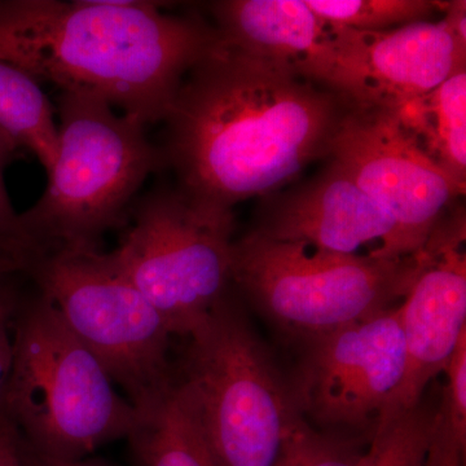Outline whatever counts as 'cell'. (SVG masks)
<instances>
[{
    "label": "cell",
    "instance_id": "obj_1",
    "mask_svg": "<svg viewBox=\"0 0 466 466\" xmlns=\"http://www.w3.org/2000/svg\"><path fill=\"white\" fill-rule=\"evenodd\" d=\"M357 104L290 67L217 42L184 76L161 149L177 188L233 210L329 158Z\"/></svg>",
    "mask_w": 466,
    "mask_h": 466
},
{
    "label": "cell",
    "instance_id": "obj_2",
    "mask_svg": "<svg viewBox=\"0 0 466 466\" xmlns=\"http://www.w3.org/2000/svg\"><path fill=\"white\" fill-rule=\"evenodd\" d=\"M214 25L140 0H0V61L61 92L106 101L144 126L165 121Z\"/></svg>",
    "mask_w": 466,
    "mask_h": 466
},
{
    "label": "cell",
    "instance_id": "obj_3",
    "mask_svg": "<svg viewBox=\"0 0 466 466\" xmlns=\"http://www.w3.org/2000/svg\"><path fill=\"white\" fill-rule=\"evenodd\" d=\"M12 339L0 403L27 447L52 459L82 460L130 437L137 410L39 291L18 300Z\"/></svg>",
    "mask_w": 466,
    "mask_h": 466
},
{
    "label": "cell",
    "instance_id": "obj_4",
    "mask_svg": "<svg viewBox=\"0 0 466 466\" xmlns=\"http://www.w3.org/2000/svg\"><path fill=\"white\" fill-rule=\"evenodd\" d=\"M57 115V156L47 187L18 214L27 259L46 251L97 250L149 174L165 167L147 126L116 115L100 97L63 91Z\"/></svg>",
    "mask_w": 466,
    "mask_h": 466
},
{
    "label": "cell",
    "instance_id": "obj_5",
    "mask_svg": "<svg viewBox=\"0 0 466 466\" xmlns=\"http://www.w3.org/2000/svg\"><path fill=\"white\" fill-rule=\"evenodd\" d=\"M186 341L177 377L217 466H274L302 416L233 293Z\"/></svg>",
    "mask_w": 466,
    "mask_h": 466
},
{
    "label": "cell",
    "instance_id": "obj_6",
    "mask_svg": "<svg viewBox=\"0 0 466 466\" xmlns=\"http://www.w3.org/2000/svg\"><path fill=\"white\" fill-rule=\"evenodd\" d=\"M420 251L398 259L361 258L250 231L233 241V287L284 330L308 339L403 300Z\"/></svg>",
    "mask_w": 466,
    "mask_h": 466
},
{
    "label": "cell",
    "instance_id": "obj_7",
    "mask_svg": "<svg viewBox=\"0 0 466 466\" xmlns=\"http://www.w3.org/2000/svg\"><path fill=\"white\" fill-rule=\"evenodd\" d=\"M25 274L135 410L149 407L174 382L173 333L108 254L36 253L27 259Z\"/></svg>",
    "mask_w": 466,
    "mask_h": 466
},
{
    "label": "cell",
    "instance_id": "obj_8",
    "mask_svg": "<svg viewBox=\"0 0 466 466\" xmlns=\"http://www.w3.org/2000/svg\"><path fill=\"white\" fill-rule=\"evenodd\" d=\"M233 231V210L158 188L135 208L133 227L108 257L173 336L186 339L235 289Z\"/></svg>",
    "mask_w": 466,
    "mask_h": 466
},
{
    "label": "cell",
    "instance_id": "obj_9",
    "mask_svg": "<svg viewBox=\"0 0 466 466\" xmlns=\"http://www.w3.org/2000/svg\"><path fill=\"white\" fill-rule=\"evenodd\" d=\"M303 341L289 385L300 416L325 428L373 431L406 368L400 305Z\"/></svg>",
    "mask_w": 466,
    "mask_h": 466
},
{
    "label": "cell",
    "instance_id": "obj_10",
    "mask_svg": "<svg viewBox=\"0 0 466 466\" xmlns=\"http://www.w3.org/2000/svg\"><path fill=\"white\" fill-rule=\"evenodd\" d=\"M329 158L397 220L417 251L465 195L466 187L426 157L382 106H355Z\"/></svg>",
    "mask_w": 466,
    "mask_h": 466
},
{
    "label": "cell",
    "instance_id": "obj_11",
    "mask_svg": "<svg viewBox=\"0 0 466 466\" xmlns=\"http://www.w3.org/2000/svg\"><path fill=\"white\" fill-rule=\"evenodd\" d=\"M332 87L357 106L391 108L466 69V3L447 2L441 20L358 32L336 25Z\"/></svg>",
    "mask_w": 466,
    "mask_h": 466
},
{
    "label": "cell",
    "instance_id": "obj_12",
    "mask_svg": "<svg viewBox=\"0 0 466 466\" xmlns=\"http://www.w3.org/2000/svg\"><path fill=\"white\" fill-rule=\"evenodd\" d=\"M465 244L464 208H452L420 251L415 280L400 305L406 368L379 419L421 404L429 383L444 372L466 334Z\"/></svg>",
    "mask_w": 466,
    "mask_h": 466
},
{
    "label": "cell",
    "instance_id": "obj_13",
    "mask_svg": "<svg viewBox=\"0 0 466 466\" xmlns=\"http://www.w3.org/2000/svg\"><path fill=\"white\" fill-rule=\"evenodd\" d=\"M327 161L306 182L262 198L251 231L361 258L398 259L416 254L397 220L345 168L333 159Z\"/></svg>",
    "mask_w": 466,
    "mask_h": 466
},
{
    "label": "cell",
    "instance_id": "obj_14",
    "mask_svg": "<svg viewBox=\"0 0 466 466\" xmlns=\"http://www.w3.org/2000/svg\"><path fill=\"white\" fill-rule=\"evenodd\" d=\"M208 8L223 41L332 87L336 25L306 0H220Z\"/></svg>",
    "mask_w": 466,
    "mask_h": 466
},
{
    "label": "cell",
    "instance_id": "obj_15",
    "mask_svg": "<svg viewBox=\"0 0 466 466\" xmlns=\"http://www.w3.org/2000/svg\"><path fill=\"white\" fill-rule=\"evenodd\" d=\"M388 109L426 157L466 187V69Z\"/></svg>",
    "mask_w": 466,
    "mask_h": 466
},
{
    "label": "cell",
    "instance_id": "obj_16",
    "mask_svg": "<svg viewBox=\"0 0 466 466\" xmlns=\"http://www.w3.org/2000/svg\"><path fill=\"white\" fill-rule=\"evenodd\" d=\"M137 415L127 438L137 466H217L191 397L177 375Z\"/></svg>",
    "mask_w": 466,
    "mask_h": 466
},
{
    "label": "cell",
    "instance_id": "obj_17",
    "mask_svg": "<svg viewBox=\"0 0 466 466\" xmlns=\"http://www.w3.org/2000/svg\"><path fill=\"white\" fill-rule=\"evenodd\" d=\"M0 133L29 150L50 174L57 156V125L41 85L0 61Z\"/></svg>",
    "mask_w": 466,
    "mask_h": 466
},
{
    "label": "cell",
    "instance_id": "obj_18",
    "mask_svg": "<svg viewBox=\"0 0 466 466\" xmlns=\"http://www.w3.org/2000/svg\"><path fill=\"white\" fill-rule=\"evenodd\" d=\"M437 410L419 404L377 420L363 466H426Z\"/></svg>",
    "mask_w": 466,
    "mask_h": 466
},
{
    "label": "cell",
    "instance_id": "obj_19",
    "mask_svg": "<svg viewBox=\"0 0 466 466\" xmlns=\"http://www.w3.org/2000/svg\"><path fill=\"white\" fill-rule=\"evenodd\" d=\"M315 14L333 25L358 32H388L410 24L433 21L447 3L431 0H306Z\"/></svg>",
    "mask_w": 466,
    "mask_h": 466
},
{
    "label": "cell",
    "instance_id": "obj_20",
    "mask_svg": "<svg viewBox=\"0 0 466 466\" xmlns=\"http://www.w3.org/2000/svg\"><path fill=\"white\" fill-rule=\"evenodd\" d=\"M360 438L318 431L300 417L274 466H363Z\"/></svg>",
    "mask_w": 466,
    "mask_h": 466
},
{
    "label": "cell",
    "instance_id": "obj_21",
    "mask_svg": "<svg viewBox=\"0 0 466 466\" xmlns=\"http://www.w3.org/2000/svg\"><path fill=\"white\" fill-rule=\"evenodd\" d=\"M446 385L440 412L456 440L466 447V334L444 368Z\"/></svg>",
    "mask_w": 466,
    "mask_h": 466
},
{
    "label": "cell",
    "instance_id": "obj_22",
    "mask_svg": "<svg viewBox=\"0 0 466 466\" xmlns=\"http://www.w3.org/2000/svg\"><path fill=\"white\" fill-rule=\"evenodd\" d=\"M18 299L8 284V279L0 280V400L7 386L14 359L12 323L16 311Z\"/></svg>",
    "mask_w": 466,
    "mask_h": 466
},
{
    "label": "cell",
    "instance_id": "obj_23",
    "mask_svg": "<svg viewBox=\"0 0 466 466\" xmlns=\"http://www.w3.org/2000/svg\"><path fill=\"white\" fill-rule=\"evenodd\" d=\"M17 150V147L0 133V235L15 242L26 257L27 250L21 238L20 226H18V214L12 207L5 182V167Z\"/></svg>",
    "mask_w": 466,
    "mask_h": 466
},
{
    "label": "cell",
    "instance_id": "obj_24",
    "mask_svg": "<svg viewBox=\"0 0 466 466\" xmlns=\"http://www.w3.org/2000/svg\"><path fill=\"white\" fill-rule=\"evenodd\" d=\"M465 450L437 410L426 466H464Z\"/></svg>",
    "mask_w": 466,
    "mask_h": 466
},
{
    "label": "cell",
    "instance_id": "obj_25",
    "mask_svg": "<svg viewBox=\"0 0 466 466\" xmlns=\"http://www.w3.org/2000/svg\"><path fill=\"white\" fill-rule=\"evenodd\" d=\"M0 466H25L21 455L20 435L0 403Z\"/></svg>",
    "mask_w": 466,
    "mask_h": 466
},
{
    "label": "cell",
    "instance_id": "obj_26",
    "mask_svg": "<svg viewBox=\"0 0 466 466\" xmlns=\"http://www.w3.org/2000/svg\"><path fill=\"white\" fill-rule=\"evenodd\" d=\"M21 455H23L24 465L25 466H115L103 461V460H96L92 458L82 460H58L48 458V456L42 455L27 447L23 441H21Z\"/></svg>",
    "mask_w": 466,
    "mask_h": 466
},
{
    "label": "cell",
    "instance_id": "obj_27",
    "mask_svg": "<svg viewBox=\"0 0 466 466\" xmlns=\"http://www.w3.org/2000/svg\"><path fill=\"white\" fill-rule=\"evenodd\" d=\"M24 271L25 268L20 260L5 256V254H0V280H5L16 274H24Z\"/></svg>",
    "mask_w": 466,
    "mask_h": 466
},
{
    "label": "cell",
    "instance_id": "obj_28",
    "mask_svg": "<svg viewBox=\"0 0 466 466\" xmlns=\"http://www.w3.org/2000/svg\"><path fill=\"white\" fill-rule=\"evenodd\" d=\"M0 254H5V256L14 257V258L20 260L24 268H25V259H24L25 256H24L23 250L15 242L8 240L2 235H0Z\"/></svg>",
    "mask_w": 466,
    "mask_h": 466
}]
</instances>
